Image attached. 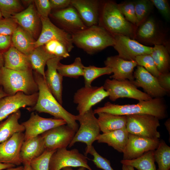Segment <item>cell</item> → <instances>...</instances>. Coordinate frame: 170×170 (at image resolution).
Instances as JSON below:
<instances>
[{
  "label": "cell",
  "instance_id": "obj_25",
  "mask_svg": "<svg viewBox=\"0 0 170 170\" xmlns=\"http://www.w3.org/2000/svg\"><path fill=\"white\" fill-rule=\"evenodd\" d=\"M2 55L4 66L7 68L19 71L32 69L28 56L12 45Z\"/></svg>",
  "mask_w": 170,
  "mask_h": 170
},
{
  "label": "cell",
  "instance_id": "obj_19",
  "mask_svg": "<svg viewBox=\"0 0 170 170\" xmlns=\"http://www.w3.org/2000/svg\"><path fill=\"white\" fill-rule=\"evenodd\" d=\"M134 80L132 82L137 88H142L144 92L152 98H163L167 94L159 84L156 77L143 67L137 65L133 72Z\"/></svg>",
  "mask_w": 170,
  "mask_h": 170
},
{
  "label": "cell",
  "instance_id": "obj_9",
  "mask_svg": "<svg viewBox=\"0 0 170 170\" xmlns=\"http://www.w3.org/2000/svg\"><path fill=\"white\" fill-rule=\"evenodd\" d=\"M88 158L76 149L70 150L66 148L58 149L50 158L48 170H60L68 167H83L93 170L88 164Z\"/></svg>",
  "mask_w": 170,
  "mask_h": 170
},
{
  "label": "cell",
  "instance_id": "obj_49",
  "mask_svg": "<svg viewBox=\"0 0 170 170\" xmlns=\"http://www.w3.org/2000/svg\"><path fill=\"white\" fill-rule=\"evenodd\" d=\"M11 36L0 34V54H2L11 46Z\"/></svg>",
  "mask_w": 170,
  "mask_h": 170
},
{
  "label": "cell",
  "instance_id": "obj_14",
  "mask_svg": "<svg viewBox=\"0 0 170 170\" xmlns=\"http://www.w3.org/2000/svg\"><path fill=\"white\" fill-rule=\"evenodd\" d=\"M76 132L68 125H61L42 133L45 150L66 148L72 140Z\"/></svg>",
  "mask_w": 170,
  "mask_h": 170
},
{
  "label": "cell",
  "instance_id": "obj_55",
  "mask_svg": "<svg viewBox=\"0 0 170 170\" xmlns=\"http://www.w3.org/2000/svg\"><path fill=\"white\" fill-rule=\"evenodd\" d=\"M62 169V170H74L70 167H64ZM77 170H86V168L83 167H80Z\"/></svg>",
  "mask_w": 170,
  "mask_h": 170
},
{
  "label": "cell",
  "instance_id": "obj_4",
  "mask_svg": "<svg viewBox=\"0 0 170 170\" xmlns=\"http://www.w3.org/2000/svg\"><path fill=\"white\" fill-rule=\"evenodd\" d=\"M71 35L73 44L89 54L114 45L113 36L98 25L87 27Z\"/></svg>",
  "mask_w": 170,
  "mask_h": 170
},
{
  "label": "cell",
  "instance_id": "obj_20",
  "mask_svg": "<svg viewBox=\"0 0 170 170\" xmlns=\"http://www.w3.org/2000/svg\"><path fill=\"white\" fill-rule=\"evenodd\" d=\"M51 15L62 29L71 34L87 27L76 10L71 5L65 8L55 10Z\"/></svg>",
  "mask_w": 170,
  "mask_h": 170
},
{
  "label": "cell",
  "instance_id": "obj_37",
  "mask_svg": "<svg viewBox=\"0 0 170 170\" xmlns=\"http://www.w3.org/2000/svg\"><path fill=\"white\" fill-rule=\"evenodd\" d=\"M134 2L137 27L148 18L154 6L151 0H138Z\"/></svg>",
  "mask_w": 170,
  "mask_h": 170
},
{
  "label": "cell",
  "instance_id": "obj_40",
  "mask_svg": "<svg viewBox=\"0 0 170 170\" xmlns=\"http://www.w3.org/2000/svg\"><path fill=\"white\" fill-rule=\"evenodd\" d=\"M56 150H45L38 157L33 159L30 165L33 170H48L50 158Z\"/></svg>",
  "mask_w": 170,
  "mask_h": 170
},
{
  "label": "cell",
  "instance_id": "obj_43",
  "mask_svg": "<svg viewBox=\"0 0 170 170\" xmlns=\"http://www.w3.org/2000/svg\"><path fill=\"white\" fill-rule=\"evenodd\" d=\"M88 153L94 156L92 161L97 167L103 170H114L111 166L110 161L100 155L93 146Z\"/></svg>",
  "mask_w": 170,
  "mask_h": 170
},
{
  "label": "cell",
  "instance_id": "obj_31",
  "mask_svg": "<svg viewBox=\"0 0 170 170\" xmlns=\"http://www.w3.org/2000/svg\"><path fill=\"white\" fill-rule=\"evenodd\" d=\"M27 56L32 69L44 78V68L47 62L49 59L56 57L48 52L43 46L35 48Z\"/></svg>",
  "mask_w": 170,
  "mask_h": 170
},
{
  "label": "cell",
  "instance_id": "obj_46",
  "mask_svg": "<svg viewBox=\"0 0 170 170\" xmlns=\"http://www.w3.org/2000/svg\"><path fill=\"white\" fill-rule=\"evenodd\" d=\"M154 6L167 21L170 20V8L167 0H150Z\"/></svg>",
  "mask_w": 170,
  "mask_h": 170
},
{
  "label": "cell",
  "instance_id": "obj_33",
  "mask_svg": "<svg viewBox=\"0 0 170 170\" xmlns=\"http://www.w3.org/2000/svg\"><path fill=\"white\" fill-rule=\"evenodd\" d=\"M120 162L122 164L131 166L138 170H157L155 164L154 150L148 151L135 159L122 160Z\"/></svg>",
  "mask_w": 170,
  "mask_h": 170
},
{
  "label": "cell",
  "instance_id": "obj_53",
  "mask_svg": "<svg viewBox=\"0 0 170 170\" xmlns=\"http://www.w3.org/2000/svg\"><path fill=\"white\" fill-rule=\"evenodd\" d=\"M21 170H33L31 167L30 164L24 165L23 167Z\"/></svg>",
  "mask_w": 170,
  "mask_h": 170
},
{
  "label": "cell",
  "instance_id": "obj_12",
  "mask_svg": "<svg viewBox=\"0 0 170 170\" xmlns=\"http://www.w3.org/2000/svg\"><path fill=\"white\" fill-rule=\"evenodd\" d=\"M114 41L113 47L119 57L127 60H135L138 56L150 54L152 47L141 44L136 40L121 35H113Z\"/></svg>",
  "mask_w": 170,
  "mask_h": 170
},
{
  "label": "cell",
  "instance_id": "obj_50",
  "mask_svg": "<svg viewBox=\"0 0 170 170\" xmlns=\"http://www.w3.org/2000/svg\"><path fill=\"white\" fill-rule=\"evenodd\" d=\"M15 165L11 164L3 163L0 162V170L14 167Z\"/></svg>",
  "mask_w": 170,
  "mask_h": 170
},
{
  "label": "cell",
  "instance_id": "obj_38",
  "mask_svg": "<svg viewBox=\"0 0 170 170\" xmlns=\"http://www.w3.org/2000/svg\"><path fill=\"white\" fill-rule=\"evenodd\" d=\"M23 8L19 0H0V11L4 18L11 17L23 11Z\"/></svg>",
  "mask_w": 170,
  "mask_h": 170
},
{
  "label": "cell",
  "instance_id": "obj_8",
  "mask_svg": "<svg viewBox=\"0 0 170 170\" xmlns=\"http://www.w3.org/2000/svg\"><path fill=\"white\" fill-rule=\"evenodd\" d=\"M109 94V99L115 101L120 98H129L139 101L152 99L148 95L137 88L132 82L128 80H117L106 79L103 86Z\"/></svg>",
  "mask_w": 170,
  "mask_h": 170
},
{
  "label": "cell",
  "instance_id": "obj_13",
  "mask_svg": "<svg viewBox=\"0 0 170 170\" xmlns=\"http://www.w3.org/2000/svg\"><path fill=\"white\" fill-rule=\"evenodd\" d=\"M38 92L31 95L19 92L13 95H8L0 99V121L22 108L32 107L36 104Z\"/></svg>",
  "mask_w": 170,
  "mask_h": 170
},
{
  "label": "cell",
  "instance_id": "obj_2",
  "mask_svg": "<svg viewBox=\"0 0 170 170\" xmlns=\"http://www.w3.org/2000/svg\"><path fill=\"white\" fill-rule=\"evenodd\" d=\"M93 111L94 114L104 112L126 116L147 114L154 116L159 120L165 118L167 115L166 105L163 98L139 101L138 103L133 104L120 105L107 102L103 106L97 107Z\"/></svg>",
  "mask_w": 170,
  "mask_h": 170
},
{
  "label": "cell",
  "instance_id": "obj_36",
  "mask_svg": "<svg viewBox=\"0 0 170 170\" xmlns=\"http://www.w3.org/2000/svg\"><path fill=\"white\" fill-rule=\"evenodd\" d=\"M112 73V69L105 66L98 67L94 65L84 66L83 73L85 86H91L92 82L96 78L102 75H110Z\"/></svg>",
  "mask_w": 170,
  "mask_h": 170
},
{
  "label": "cell",
  "instance_id": "obj_48",
  "mask_svg": "<svg viewBox=\"0 0 170 170\" xmlns=\"http://www.w3.org/2000/svg\"><path fill=\"white\" fill-rule=\"evenodd\" d=\"M52 10H57L65 8L71 5V0H49Z\"/></svg>",
  "mask_w": 170,
  "mask_h": 170
},
{
  "label": "cell",
  "instance_id": "obj_11",
  "mask_svg": "<svg viewBox=\"0 0 170 170\" xmlns=\"http://www.w3.org/2000/svg\"><path fill=\"white\" fill-rule=\"evenodd\" d=\"M108 96V93L103 86H84L77 90L75 93L73 102L77 105L76 110L79 114L82 115Z\"/></svg>",
  "mask_w": 170,
  "mask_h": 170
},
{
  "label": "cell",
  "instance_id": "obj_52",
  "mask_svg": "<svg viewBox=\"0 0 170 170\" xmlns=\"http://www.w3.org/2000/svg\"><path fill=\"white\" fill-rule=\"evenodd\" d=\"M166 129L167 130L170 135V120L168 118L167 120L164 123Z\"/></svg>",
  "mask_w": 170,
  "mask_h": 170
},
{
  "label": "cell",
  "instance_id": "obj_17",
  "mask_svg": "<svg viewBox=\"0 0 170 170\" xmlns=\"http://www.w3.org/2000/svg\"><path fill=\"white\" fill-rule=\"evenodd\" d=\"M134 39L144 43L162 45L167 47V42L155 19L148 17L137 27Z\"/></svg>",
  "mask_w": 170,
  "mask_h": 170
},
{
  "label": "cell",
  "instance_id": "obj_32",
  "mask_svg": "<svg viewBox=\"0 0 170 170\" xmlns=\"http://www.w3.org/2000/svg\"><path fill=\"white\" fill-rule=\"evenodd\" d=\"M159 72H169L170 59L168 49L162 45H155L150 54Z\"/></svg>",
  "mask_w": 170,
  "mask_h": 170
},
{
  "label": "cell",
  "instance_id": "obj_56",
  "mask_svg": "<svg viewBox=\"0 0 170 170\" xmlns=\"http://www.w3.org/2000/svg\"><path fill=\"white\" fill-rule=\"evenodd\" d=\"M23 167L22 166H18L16 167H13L7 169V170H21Z\"/></svg>",
  "mask_w": 170,
  "mask_h": 170
},
{
  "label": "cell",
  "instance_id": "obj_44",
  "mask_svg": "<svg viewBox=\"0 0 170 170\" xmlns=\"http://www.w3.org/2000/svg\"><path fill=\"white\" fill-rule=\"evenodd\" d=\"M18 25L12 18L0 20V34L12 36Z\"/></svg>",
  "mask_w": 170,
  "mask_h": 170
},
{
  "label": "cell",
  "instance_id": "obj_58",
  "mask_svg": "<svg viewBox=\"0 0 170 170\" xmlns=\"http://www.w3.org/2000/svg\"><path fill=\"white\" fill-rule=\"evenodd\" d=\"M2 16L1 13L0 11V20L2 19Z\"/></svg>",
  "mask_w": 170,
  "mask_h": 170
},
{
  "label": "cell",
  "instance_id": "obj_47",
  "mask_svg": "<svg viewBox=\"0 0 170 170\" xmlns=\"http://www.w3.org/2000/svg\"><path fill=\"white\" fill-rule=\"evenodd\" d=\"M158 82L160 86L167 92H170V73L169 72L161 73L156 77Z\"/></svg>",
  "mask_w": 170,
  "mask_h": 170
},
{
  "label": "cell",
  "instance_id": "obj_57",
  "mask_svg": "<svg viewBox=\"0 0 170 170\" xmlns=\"http://www.w3.org/2000/svg\"><path fill=\"white\" fill-rule=\"evenodd\" d=\"M4 66V61L2 54H0V69Z\"/></svg>",
  "mask_w": 170,
  "mask_h": 170
},
{
  "label": "cell",
  "instance_id": "obj_41",
  "mask_svg": "<svg viewBox=\"0 0 170 170\" xmlns=\"http://www.w3.org/2000/svg\"><path fill=\"white\" fill-rule=\"evenodd\" d=\"M44 47L48 52L56 56L63 58L70 56L65 46L58 40H52L49 41L44 45Z\"/></svg>",
  "mask_w": 170,
  "mask_h": 170
},
{
  "label": "cell",
  "instance_id": "obj_27",
  "mask_svg": "<svg viewBox=\"0 0 170 170\" xmlns=\"http://www.w3.org/2000/svg\"><path fill=\"white\" fill-rule=\"evenodd\" d=\"M128 133L126 127L112 131L100 134L97 138L98 143H104L117 151L123 153L128 140Z\"/></svg>",
  "mask_w": 170,
  "mask_h": 170
},
{
  "label": "cell",
  "instance_id": "obj_24",
  "mask_svg": "<svg viewBox=\"0 0 170 170\" xmlns=\"http://www.w3.org/2000/svg\"><path fill=\"white\" fill-rule=\"evenodd\" d=\"M11 18L33 37L37 34L41 20L33 4H30L26 9Z\"/></svg>",
  "mask_w": 170,
  "mask_h": 170
},
{
  "label": "cell",
  "instance_id": "obj_54",
  "mask_svg": "<svg viewBox=\"0 0 170 170\" xmlns=\"http://www.w3.org/2000/svg\"><path fill=\"white\" fill-rule=\"evenodd\" d=\"M8 95L3 91L2 88L0 87V99Z\"/></svg>",
  "mask_w": 170,
  "mask_h": 170
},
{
  "label": "cell",
  "instance_id": "obj_15",
  "mask_svg": "<svg viewBox=\"0 0 170 170\" xmlns=\"http://www.w3.org/2000/svg\"><path fill=\"white\" fill-rule=\"evenodd\" d=\"M159 139H152L128 133V142L123 153V160L138 158L146 152L155 150L158 146Z\"/></svg>",
  "mask_w": 170,
  "mask_h": 170
},
{
  "label": "cell",
  "instance_id": "obj_51",
  "mask_svg": "<svg viewBox=\"0 0 170 170\" xmlns=\"http://www.w3.org/2000/svg\"><path fill=\"white\" fill-rule=\"evenodd\" d=\"M133 167L124 164H122V170H135Z\"/></svg>",
  "mask_w": 170,
  "mask_h": 170
},
{
  "label": "cell",
  "instance_id": "obj_42",
  "mask_svg": "<svg viewBox=\"0 0 170 170\" xmlns=\"http://www.w3.org/2000/svg\"><path fill=\"white\" fill-rule=\"evenodd\" d=\"M118 7L125 18L137 26V20L134 1H126L118 4Z\"/></svg>",
  "mask_w": 170,
  "mask_h": 170
},
{
  "label": "cell",
  "instance_id": "obj_1",
  "mask_svg": "<svg viewBox=\"0 0 170 170\" xmlns=\"http://www.w3.org/2000/svg\"><path fill=\"white\" fill-rule=\"evenodd\" d=\"M33 75L38 89V96L36 104L26 109L30 111L48 113L55 118L64 120L76 132L78 129L76 116L65 109L56 100L48 88L44 77L34 71Z\"/></svg>",
  "mask_w": 170,
  "mask_h": 170
},
{
  "label": "cell",
  "instance_id": "obj_30",
  "mask_svg": "<svg viewBox=\"0 0 170 170\" xmlns=\"http://www.w3.org/2000/svg\"><path fill=\"white\" fill-rule=\"evenodd\" d=\"M100 131L103 133L122 128L126 127L127 116L112 114L106 112L97 114Z\"/></svg>",
  "mask_w": 170,
  "mask_h": 170
},
{
  "label": "cell",
  "instance_id": "obj_5",
  "mask_svg": "<svg viewBox=\"0 0 170 170\" xmlns=\"http://www.w3.org/2000/svg\"><path fill=\"white\" fill-rule=\"evenodd\" d=\"M32 70L15 71L4 66L0 69V87L8 95L19 92L30 95L38 92V87Z\"/></svg>",
  "mask_w": 170,
  "mask_h": 170
},
{
  "label": "cell",
  "instance_id": "obj_16",
  "mask_svg": "<svg viewBox=\"0 0 170 170\" xmlns=\"http://www.w3.org/2000/svg\"><path fill=\"white\" fill-rule=\"evenodd\" d=\"M21 124L25 128V141L40 135L54 128L66 124V123L62 119L43 118L32 112L29 119Z\"/></svg>",
  "mask_w": 170,
  "mask_h": 170
},
{
  "label": "cell",
  "instance_id": "obj_28",
  "mask_svg": "<svg viewBox=\"0 0 170 170\" xmlns=\"http://www.w3.org/2000/svg\"><path fill=\"white\" fill-rule=\"evenodd\" d=\"M35 42L33 37L19 25L11 36L12 46L27 56L34 49Z\"/></svg>",
  "mask_w": 170,
  "mask_h": 170
},
{
  "label": "cell",
  "instance_id": "obj_6",
  "mask_svg": "<svg viewBox=\"0 0 170 170\" xmlns=\"http://www.w3.org/2000/svg\"><path fill=\"white\" fill-rule=\"evenodd\" d=\"M94 114L91 108L83 114L76 116V120L79 122L80 127L68 146L69 147L77 142L83 143L87 145L85 154H88L93 143L96 141L101 131L98 119Z\"/></svg>",
  "mask_w": 170,
  "mask_h": 170
},
{
  "label": "cell",
  "instance_id": "obj_39",
  "mask_svg": "<svg viewBox=\"0 0 170 170\" xmlns=\"http://www.w3.org/2000/svg\"><path fill=\"white\" fill-rule=\"evenodd\" d=\"M135 61L137 65L144 67L147 71L156 77L161 74L157 69L154 61L150 54L137 56Z\"/></svg>",
  "mask_w": 170,
  "mask_h": 170
},
{
  "label": "cell",
  "instance_id": "obj_18",
  "mask_svg": "<svg viewBox=\"0 0 170 170\" xmlns=\"http://www.w3.org/2000/svg\"><path fill=\"white\" fill-rule=\"evenodd\" d=\"M24 133L19 132L0 143V162L19 166L22 163L20 158Z\"/></svg>",
  "mask_w": 170,
  "mask_h": 170
},
{
  "label": "cell",
  "instance_id": "obj_22",
  "mask_svg": "<svg viewBox=\"0 0 170 170\" xmlns=\"http://www.w3.org/2000/svg\"><path fill=\"white\" fill-rule=\"evenodd\" d=\"M63 58L55 57L47 62V71H45L44 79L47 86L58 101L63 103L62 91L63 76L58 72V64Z\"/></svg>",
  "mask_w": 170,
  "mask_h": 170
},
{
  "label": "cell",
  "instance_id": "obj_45",
  "mask_svg": "<svg viewBox=\"0 0 170 170\" xmlns=\"http://www.w3.org/2000/svg\"><path fill=\"white\" fill-rule=\"evenodd\" d=\"M36 6L37 13L40 18H48L52 10L49 0H35L33 1Z\"/></svg>",
  "mask_w": 170,
  "mask_h": 170
},
{
  "label": "cell",
  "instance_id": "obj_7",
  "mask_svg": "<svg viewBox=\"0 0 170 170\" xmlns=\"http://www.w3.org/2000/svg\"><path fill=\"white\" fill-rule=\"evenodd\" d=\"M126 129L128 133L152 139H159L161 137L157 128L159 119L147 114L126 116Z\"/></svg>",
  "mask_w": 170,
  "mask_h": 170
},
{
  "label": "cell",
  "instance_id": "obj_23",
  "mask_svg": "<svg viewBox=\"0 0 170 170\" xmlns=\"http://www.w3.org/2000/svg\"><path fill=\"white\" fill-rule=\"evenodd\" d=\"M105 65L110 68L113 75L110 78L117 80H134L133 70L137 65L135 60H127L118 55L108 57L104 61Z\"/></svg>",
  "mask_w": 170,
  "mask_h": 170
},
{
  "label": "cell",
  "instance_id": "obj_3",
  "mask_svg": "<svg viewBox=\"0 0 170 170\" xmlns=\"http://www.w3.org/2000/svg\"><path fill=\"white\" fill-rule=\"evenodd\" d=\"M98 25L103 27L112 36L121 35L134 39L137 26L125 18L118 4L111 1L101 3Z\"/></svg>",
  "mask_w": 170,
  "mask_h": 170
},
{
  "label": "cell",
  "instance_id": "obj_34",
  "mask_svg": "<svg viewBox=\"0 0 170 170\" xmlns=\"http://www.w3.org/2000/svg\"><path fill=\"white\" fill-rule=\"evenodd\" d=\"M155 162L158 164L157 170H170V147L163 140L154 150Z\"/></svg>",
  "mask_w": 170,
  "mask_h": 170
},
{
  "label": "cell",
  "instance_id": "obj_10",
  "mask_svg": "<svg viewBox=\"0 0 170 170\" xmlns=\"http://www.w3.org/2000/svg\"><path fill=\"white\" fill-rule=\"evenodd\" d=\"M42 25L40 34L34 42L35 48L44 45L52 40H57L62 43L68 52L73 48L71 35L54 24L49 18H40Z\"/></svg>",
  "mask_w": 170,
  "mask_h": 170
},
{
  "label": "cell",
  "instance_id": "obj_21",
  "mask_svg": "<svg viewBox=\"0 0 170 170\" xmlns=\"http://www.w3.org/2000/svg\"><path fill=\"white\" fill-rule=\"evenodd\" d=\"M101 3L97 0H71V5L76 10L87 27L98 25Z\"/></svg>",
  "mask_w": 170,
  "mask_h": 170
},
{
  "label": "cell",
  "instance_id": "obj_29",
  "mask_svg": "<svg viewBox=\"0 0 170 170\" xmlns=\"http://www.w3.org/2000/svg\"><path fill=\"white\" fill-rule=\"evenodd\" d=\"M21 116L19 110L0 123V143L8 139L15 133L25 131L24 127L18 122Z\"/></svg>",
  "mask_w": 170,
  "mask_h": 170
},
{
  "label": "cell",
  "instance_id": "obj_35",
  "mask_svg": "<svg viewBox=\"0 0 170 170\" xmlns=\"http://www.w3.org/2000/svg\"><path fill=\"white\" fill-rule=\"evenodd\" d=\"M84 66L81 58L77 57L71 64L65 65L59 62L57 70L63 76L78 78L80 76H83Z\"/></svg>",
  "mask_w": 170,
  "mask_h": 170
},
{
  "label": "cell",
  "instance_id": "obj_26",
  "mask_svg": "<svg viewBox=\"0 0 170 170\" xmlns=\"http://www.w3.org/2000/svg\"><path fill=\"white\" fill-rule=\"evenodd\" d=\"M45 150L43 140L41 135L24 141L20 152L22 163L30 164L31 160L40 156Z\"/></svg>",
  "mask_w": 170,
  "mask_h": 170
}]
</instances>
